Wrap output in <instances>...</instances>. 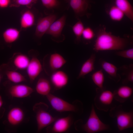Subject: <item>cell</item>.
I'll list each match as a JSON object with an SVG mask.
<instances>
[{
  "instance_id": "cell-13",
  "label": "cell",
  "mask_w": 133,
  "mask_h": 133,
  "mask_svg": "<svg viewBox=\"0 0 133 133\" xmlns=\"http://www.w3.org/2000/svg\"><path fill=\"white\" fill-rule=\"evenodd\" d=\"M66 17L65 15L62 16L51 24L46 34L50 35L53 38H58L62 35V32L65 25Z\"/></svg>"
},
{
  "instance_id": "cell-22",
  "label": "cell",
  "mask_w": 133,
  "mask_h": 133,
  "mask_svg": "<svg viewBox=\"0 0 133 133\" xmlns=\"http://www.w3.org/2000/svg\"><path fill=\"white\" fill-rule=\"evenodd\" d=\"M30 60L26 55L19 53L16 55L13 59V63L15 66L20 70L26 69Z\"/></svg>"
},
{
  "instance_id": "cell-3",
  "label": "cell",
  "mask_w": 133,
  "mask_h": 133,
  "mask_svg": "<svg viewBox=\"0 0 133 133\" xmlns=\"http://www.w3.org/2000/svg\"><path fill=\"white\" fill-rule=\"evenodd\" d=\"M83 130L88 133H94L110 129L109 126L103 123L97 115L93 104L90 113L86 123L83 125Z\"/></svg>"
},
{
  "instance_id": "cell-1",
  "label": "cell",
  "mask_w": 133,
  "mask_h": 133,
  "mask_svg": "<svg viewBox=\"0 0 133 133\" xmlns=\"http://www.w3.org/2000/svg\"><path fill=\"white\" fill-rule=\"evenodd\" d=\"M96 36L93 49L96 52L123 50L131 44V41L128 38L114 35L111 32L106 31L104 27L98 30Z\"/></svg>"
},
{
  "instance_id": "cell-24",
  "label": "cell",
  "mask_w": 133,
  "mask_h": 133,
  "mask_svg": "<svg viewBox=\"0 0 133 133\" xmlns=\"http://www.w3.org/2000/svg\"><path fill=\"white\" fill-rule=\"evenodd\" d=\"M20 32L17 29L12 28L6 29L3 33V37L5 41L8 43L14 42L19 38Z\"/></svg>"
},
{
  "instance_id": "cell-17",
  "label": "cell",
  "mask_w": 133,
  "mask_h": 133,
  "mask_svg": "<svg viewBox=\"0 0 133 133\" xmlns=\"http://www.w3.org/2000/svg\"><path fill=\"white\" fill-rule=\"evenodd\" d=\"M96 57L95 54H92L84 62L81 68L77 79L84 77L94 70V64Z\"/></svg>"
},
{
  "instance_id": "cell-5",
  "label": "cell",
  "mask_w": 133,
  "mask_h": 133,
  "mask_svg": "<svg viewBox=\"0 0 133 133\" xmlns=\"http://www.w3.org/2000/svg\"><path fill=\"white\" fill-rule=\"evenodd\" d=\"M52 108L60 112H76L78 110L76 106L50 93L46 96Z\"/></svg>"
},
{
  "instance_id": "cell-6",
  "label": "cell",
  "mask_w": 133,
  "mask_h": 133,
  "mask_svg": "<svg viewBox=\"0 0 133 133\" xmlns=\"http://www.w3.org/2000/svg\"><path fill=\"white\" fill-rule=\"evenodd\" d=\"M65 1L72 8L76 18L86 16L88 17L90 15L88 11L91 8L90 0H65Z\"/></svg>"
},
{
  "instance_id": "cell-25",
  "label": "cell",
  "mask_w": 133,
  "mask_h": 133,
  "mask_svg": "<svg viewBox=\"0 0 133 133\" xmlns=\"http://www.w3.org/2000/svg\"><path fill=\"white\" fill-rule=\"evenodd\" d=\"M122 71V75L125 77L122 81L123 84H127L129 82H133V65L131 64L128 65H124L119 69Z\"/></svg>"
},
{
  "instance_id": "cell-12",
  "label": "cell",
  "mask_w": 133,
  "mask_h": 133,
  "mask_svg": "<svg viewBox=\"0 0 133 133\" xmlns=\"http://www.w3.org/2000/svg\"><path fill=\"white\" fill-rule=\"evenodd\" d=\"M72 122V117L69 116L56 119L51 128V131L56 133L66 132L70 128Z\"/></svg>"
},
{
  "instance_id": "cell-30",
  "label": "cell",
  "mask_w": 133,
  "mask_h": 133,
  "mask_svg": "<svg viewBox=\"0 0 133 133\" xmlns=\"http://www.w3.org/2000/svg\"><path fill=\"white\" fill-rule=\"evenodd\" d=\"M41 1L46 8L52 10L58 7L60 4L58 0H41Z\"/></svg>"
},
{
  "instance_id": "cell-20",
  "label": "cell",
  "mask_w": 133,
  "mask_h": 133,
  "mask_svg": "<svg viewBox=\"0 0 133 133\" xmlns=\"http://www.w3.org/2000/svg\"><path fill=\"white\" fill-rule=\"evenodd\" d=\"M66 61L61 55L54 53L50 55L49 61L50 67L54 71L57 70L62 67L66 63Z\"/></svg>"
},
{
  "instance_id": "cell-18",
  "label": "cell",
  "mask_w": 133,
  "mask_h": 133,
  "mask_svg": "<svg viewBox=\"0 0 133 133\" xmlns=\"http://www.w3.org/2000/svg\"><path fill=\"white\" fill-rule=\"evenodd\" d=\"M35 17L33 13L27 10L22 13L20 21L21 29H25L30 28L35 23Z\"/></svg>"
},
{
  "instance_id": "cell-34",
  "label": "cell",
  "mask_w": 133,
  "mask_h": 133,
  "mask_svg": "<svg viewBox=\"0 0 133 133\" xmlns=\"http://www.w3.org/2000/svg\"><path fill=\"white\" fill-rule=\"evenodd\" d=\"M3 101L2 100V96L1 95H0V110L3 105Z\"/></svg>"
},
{
  "instance_id": "cell-26",
  "label": "cell",
  "mask_w": 133,
  "mask_h": 133,
  "mask_svg": "<svg viewBox=\"0 0 133 133\" xmlns=\"http://www.w3.org/2000/svg\"><path fill=\"white\" fill-rule=\"evenodd\" d=\"M8 79L15 83H18L26 81L25 77L19 72L13 70H7L5 73Z\"/></svg>"
},
{
  "instance_id": "cell-11",
  "label": "cell",
  "mask_w": 133,
  "mask_h": 133,
  "mask_svg": "<svg viewBox=\"0 0 133 133\" xmlns=\"http://www.w3.org/2000/svg\"><path fill=\"white\" fill-rule=\"evenodd\" d=\"M30 82L32 83L42 70L41 64L36 57H32L26 69Z\"/></svg>"
},
{
  "instance_id": "cell-2",
  "label": "cell",
  "mask_w": 133,
  "mask_h": 133,
  "mask_svg": "<svg viewBox=\"0 0 133 133\" xmlns=\"http://www.w3.org/2000/svg\"><path fill=\"white\" fill-rule=\"evenodd\" d=\"M122 106L112 107L110 109V116L116 118L117 127L119 131L132 128L133 126V112L132 111L126 112L123 111Z\"/></svg>"
},
{
  "instance_id": "cell-8",
  "label": "cell",
  "mask_w": 133,
  "mask_h": 133,
  "mask_svg": "<svg viewBox=\"0 0 133 133\" xmlns=\"http://www.w3.org/2000/svg\"><path fill=\"white\" fill-rule=\"evenodd\" d=\"M56 15L51 14L41 17L38 21L35 32V35L39 38L46 33L52 23L56 20Z\"/></svg>"
},
{
  "instance_id": "cell-27",
  "label": "cell",
  "mask_w": 133,
  "mask_h": 133,
  "mask_svg": "<svg viewBox=\"0 0 133 133\" xmlns=\"http://www.w3.org/2000/svg\"><path fill=\"white\" fill-rule=\"evenodd\" d=\"M91 78L94 84L99 88L104 89L103 85L104 81V76L102 69L93 73L91 75Z\"/></svg>"
},
{
  "instance_id": "cell-32",
  "label": "cell",
  "mask_w": 133,
  "mask_h": 133,
  "mask_svg": "<svg viewBox=\"0 0 133 133\" xmlns=\"http://www.w3.org/2000/svg\"><path fill=\"white\" fill-rule=\"evenodd\" d=\"M115 54L118 56L132 60L133 59V49L121 50L116 52Z\"/></svg>"
},
{
  "instance_id": "cell-23",
  "label": "cell",
  "mask_w": 133,
  "mask_h": 133,
  "mask_svg": "<svg viewBox=\"0 0 133 133\" xmlns=\"http://www.w3.org/2000/svg\"><path fill=\"white\" fill-rule=\"evenodd\" d=\"M106 11L111 19L114 21H121L125 16L123 12L114 4L109 5L106 9Z\"/></svg>"
},
{
  "instance_id": "cell-19",
  "label": "cell",
  "mask_w": 133,
  "mask_h": 133,
  "mask_svg": "<svg viewBox=\"0 0 133 133\" xmlns=\"http://www.w3.org/2000/svg\"><path fill=\"white\" fill-rule=\"evenodd\" d=\"M115 4L132 21H133V8L128 0H114Z\"/></svg>"
},
{
  "instance_id": "cell-10",
  "label": "cell",
  "mask_w": 133,
  "mask_h": 133,
  "mask_svg": "<svg viewBox=\"0 0 133 133\" xmlns=\"http://www.w3.org/2000/svg\"><path fill=\"white\" fill-rule=\"evenodd\" d=\"M51 83L56 89H61L66 86L69 81L67 74L62 70L54 71L50 77Z\"/></svg>"
},
{
  "instance_id": "cell-15",
  "label": "cell",
  "mask_w": 133,
  "mask_h": 133,
  "mask_svg": "<svg viewBox=\"0 0 133 133\" xmlns=\"http://www.w3.org/2000/svg\"><path fill=\"white\" fill-rule=\"evenodd\" d=\"M24 116L23 110L19 107H15L12 108L8 112L7 116V120L10 125L16 126L22 121Z\"/></svg>"
},
{
  "instance_id": "cell-9",
  "label": "cell",
  "mask_w": 133,
  "mask_h": 133,
  "mask_svg": "<svg viewBox=\"0 0 133 133\" xmlns=\"http://www.w3.org/2000/svg\"><path fill=\"white\" fill-rule=\"evenodd\" d=\"M31 87L23 84H19L11 86L9 89V94L12 97L23 98L29 96L33 92Z\"/></svg>"
},
{
  "instance_id": "cell-21",
  "label": "cell",
  "mask_w": 133,
  "mask_h": 133,
  "mask_svg": "<svg viewBox=\"0 0 133 133\" xmlns=\"http://www.w3.org/2000/svg\"><path fill=\"white\" fill-rule=\"evenodd\" d=\"M35 89L37 93L46 96L50 93L51 89L50 83L47 79L40 78L37 82Z\"/></svg>"
},
{
  "instance_id": "cell-35",
  "label": "cell",
  "mask_w": 133,
  "mask_h": 133,
  "mask_svg": "<svg viewBox=\"0 0 133 133\" xmlns=\"http://www.w3.org/2000/svg\"><path fill=\"white\" fill-rule=\"evenodd\" d=\"M1 76L0 75V82H1Z\"/></svg>"
},
{
  "instance_id": "cell-7",
  "label": "cell",
  "mask_w": 133,
  "mask_h": 133,
  "mask_svg": "<svg viewBox=\"0 0 133 133\" xmlns=\"http://www.w3.org/2000/svg\"><path fill=\"white\" fill-rule=\"evenodd\" d=\"M38 105L40 106L39 104ZM36 108L37 109H35L36 118L37 124V131L39 132L54 122L56 118L52 116L43 108L39 107Z\"/></svg>"
},
{
  "instance_id": "cell-4",
  "label": "cell",
  "mask_w": 133,
  "mask_h": 133,
  "mask_svg": "<svg viewBox=\"0 0 133 133\" xmlns=\"http://www.w3.org/2000/svg\"><path fill=\"white\" fill-rule=\"evenodd\" d=\"M96 95L94 99L95 105L98 109L105 112L111 108L114 98V94L110 90L96 89Z\"/></svg>"
},
{
  "instance_id": "cell-31",
  "label": "cell",
  "mask_w": 133,
  "mask_h": 133,
  "mask_svg": "<svg viewBox=\"0 0 133 133\" xmlns=\"http://www.w3.org/2000/svg\"><path fill=\"white\" fill-rule=\"evenodd\" d=\"M96 36V34L93 29L90 27L84 28L82 36L85 40L90 41Z\"/></svg>"
},
{
  "instance_id": "cell-28",
  "label": "cell",
  "mask_w": 133,
  "mask_h": 133,
  "mask_svg": "<svg viewBox=\"0 0 133 133\" xmlns=\"http://www.w3.org/2000/svg\"><path fill=\"white\" fill-rule=\"evenodd\" d=\"M84 29L83 24L81 21L79 19L72 26V31L76 36V41L77 43H79L81 42Z\"/></svg>"
},
{
  "instance_id": "cell-14",
  "label": "cell",
  "mask_w": 133,
  "mask_h": 133,
  "mask_svg": "<svg viewBox=\"0 0 133 133\" xmlns=\"http://www.w3.org/2000/svg\"><path fill=\"white\" fill-rule=\"evenodd\" d=\"M99 62L102 68L108 74L110 79L116 83L120 81L121 77L117 73L118 69L115 66L101 58L100 59Z\"/></svg>"
},
{
  "instance_id": "cell-33",
  "label": "cell",
  "mask_w": 133,
  "mask_h": 133,
  "mask_svg": "<svg viewBox=\"0 0 133 133\" xmlns=\"http://www.w3.org/2000/svg\"><path fill=\"white\" fill-rule=\"evenodd\" d=\"M10 2L11 0H0V8H4L7 7Z\"/></svg>"
},
{
  "instance_id": "cell-16",
  "label": "cell",
  "mask_w": 133,
  "mask_h": 133,
  "mask_svg": "<svg viewBox=\"0 0 133 133\" xmlns=\"http://www.w3.org/2000/svg\"><path fill=\"white\" fill-rule=\"evenodd\" d=\"M133 93V88L126 85L122 86L113 92L114 99L120 103H123L131 96Z\"/></svg>"
},
{
  "instance_id": "cell-29",
  "label": "cell",
  "mask_w": 133,
  "mask_h": 133,
  "mask_svg": "<svg viewBox=\"0 0 133 133\" xmlns=\"http://www.w3.org/2000/svg\"><path fill=\"white\" fill-rule=\"evenodd\" d=\"M37 0H14L10 5V7H18L25 6L31 8L33 5L36 3Z\"/></svg>"
}]
</instances>
